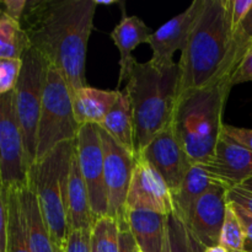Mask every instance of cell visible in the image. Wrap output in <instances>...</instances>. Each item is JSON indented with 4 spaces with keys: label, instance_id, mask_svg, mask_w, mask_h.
<instances>
[{
    "label": "cell",
    "instance_id": "6da1fadb",
    "mask_svg": "<svg viewBox=\"0 0 252 252\" xmlns=\"http://www.w3.org/2000/svg\"><path fill=\"white\" fill-rule=\"evenodd\" d=\"M96 7L95 0H30L21 20L31 47L63 75L71 97L88 85L86 53Z\"/></svg>",
    "mask_w": 252,
    "mask_h": 252
},
{
    "label": "cell",
    "instance_id": "7a4b0ae2",
    "mask_svg": "<svg viewBox=\"0 0 252 252\" xmlns=\"http://www.w3.org/2000/svg\"><path fill=\"white\" fill-rule=\"evenodd\" d=\"M231 0H204L179 64L177 97L213 83L224 63L231 39Z\"/></svg>",
    "mask_w": 252,
    "mask_h": 252
},
{
    "label": "cell",
    "instance_id": "3957f363",
    "mask_svg": "<svg viewBox=\"0 0 252 252\" xmlns=\"http://www.w3.org/2000/svg\"><path fill=\"white\" fill-rule=\"evenodd\" d=\"M179 75L177 63L166 66L153 61L133 64L125 91L132 105L138 154L171 125Z\"/></svg>",
    "mask_w": 252,
    "mask_h": 252
},
{
    "label": "cell",
    "instance_id": "277c9868",
    "mask_svg": "<svg viewBox=\"0 0 252 252\" xmlns=\"http://www.w3.org/2000/svg\"><path fill=\"white\" fill-rule=\"evenodd\" d=\"M231 89L211 83L177 97L171 128L192 164L206 165L223 135V113Z\"/></svg>",
    "mask_w": 252,
    "mask_h": 252
},
{
    "label": "cell",
    "instance_id": "5b68a950",
    "mask_svg": "<svg viewBox=\"0 0 252 252\" xmlns=\"http://www.w3.org/2000/svg\"><path fill=\"white\" fill-rule=\"evenodd\" d=\"M75 150L76 139L62 143L30 169V179L34 186L42 214L54 245L61 251L70 233L66 191Z\"/></svg>",
    "mask_w": 252,
    "mask_h": 252
},
{
    "label": "cell",
    "instance_id": "8992f818",
    "mask_svg": "<svg viewBox=\"0 0 252 252\" xmlns=\"http://www.w3.org/2000/svg\"><path fill=\"white\" fill-rule=\"evenodd\" d=\"M79 128L70 89L63 75L49 64L37 132V160L46 157L57 145L75 140Z\"/></svg>",
    "mask_w": 252,
    "mask_h": 252
},
{
    "label": "cell",
    "instance_id": "52a82bcc",
    "mask_svg": "<svg viewBox=\"0 0 252 252\" xmlns=\"http://www.w3.org/2000/svg\"><path fill=\"white\" fill-rule=\"evenodd\" d=\"M22 59L24 66L15 89V103L24 135L27 164L31 169L37 161V132L49 63L33 47L25 52Z\"/></svg>",
    "mask_w": 252,
    "mask_h": 252
},
{
    "label": "cell",
    "instance_id": "ba28073f",
    "mask_svg": "<svg viewBox=\"0 0 252 252\" xmlns=\"http://www.w3.org/2000/svg\"><path fill=\"white\" fill-rule=\"evenodd\" d=\"M24 135L15 103V91L0 95V187L16 189L29 182Z\"/></svg>",
    "mask_w": 252,
    "mask_h": 252
},
{
    "label": "cell",
    "instance_id": "9c48e42d",
    "mask_svg": "<svg viewBox=\"0 0 252 252\" xmlns=\"http://www.w3.org/2000/svg\"><path fill=\"white\" fill-rule=\"evenodd\" d=\"M76 157L89 191L91 211L97 220L108 216V197L105 184V157L100 129L96 125H84L76 137Z\"/></svg>",
    "mask_w": 252,
    "mask_h": 252
},
{
    "label": "cell",
    "instance_id": "30bf717a",
    "mask_svg": "<svg viewBox=\"0 0 252 252\" xmlns=\"http://www.w3.org/2000/svg\"><path fill=\"white\" fill-rule=\"evenodd\" d=\"M105 157V184L108 197V217L125 223L127 216V196L132 181L135 159L98 126Z\"/></svg>",
    "mask_w": 252,
    "mask_h": 252
},
{
    "label": "cell",
    "instance_id": "8fae6325",
    "mask_svg": "<svg viewBox=\"0 0 252 252\" xmlns=\"http://www.w3.org/2000/svg\"><path fill=\"white\" fill-rule=\"evenodd\" d=\"M127 211H150L167 217L175 212L172 192L148 160L138 155L127 196Z\"/></svg>",
    "mask_w": 252,
    "mask_h": 252
},
{
    "label": "cell",
    "instance_id": "7c38bea8",
    "mask_svg": "<svg viewBox=\"0 0 252 252\" xmlns=\"http://www.w3.org/2000/svg\"><path fill=\"white\" fill-rule=\"evenodd\" d=\"M229 189L224 185L212 189L192 206L184 219L191 235L204 249L219 245L228 207Z\"/></svg>",
    "mask_w": 252,
    "mask_h": 252
},
{
    "label": "cell",
    "instance_id": "4fadbf2b",
    "mask_svg": "<svg viewBox=\"0 0 252 252\" xmlns=\"http://www.w3.org/2000/svg\"><path fill=\"white\" fill-rule=\"evenodd\" d=\"M138 155L148 160L157 169L172 193L177 191L193 165L184 148L177 142L171 125L161 130Z\"/></svg>",
    "mask_w": 252,
    "mask_h": 252
},
{
    "label": "cell",
    "instance_id": "5bb4252c",
    "mask_svg": "<svg viewBox=\"0 0 252 252\" xmlns=\"http://www.w3.org/2000/svg\"><path fill=\"white\" fill-rule=\"evenodd\" d=\"M204 0H194L184 12L165 22L157 31L152 32L148 44L153 51L150 61L158 65L175 64L174 54L184 49L187 37Z\"/></svg>",
    "mask_w": 252,
    "mask_h": 252
},
{
    "label": "cell",
    "instance_id": "9a60e30c",
    "mask_svg": "<svg viewBox=\"0 0 252 252\" xmlns=\"http://www.w3.org/2000/svg\"><path fill=\"white\" fill-rule=\"evenodd\" d=\"M203 166L229 189L239 187L252 177V152L223 133L213 158Z\"/></svg>",
    "mask_w": 252,
    "mask_h": 252
},
{
    "label": "cell",
    "instance_id": "2e32d148",
    "mask_svg": "<svg viewBox=\"0 0 252 252\" xmlns=\"http://www.w3.org/2000/svg\"><path fill=\"white\" fill-rule=\"evenodd\" d=\"M17 194L25 233L32 252H63L57 249L52 240L31 179L17 189Z\"/></svg>",
    "mask_w": 252,
    "mask_h": 252
},
{
    "label": "cell",
    "instance_id": "e0dca14e",
    "mask_svg": "<svg viewBox=\"0 0 252 252\" xmlns=\"http://www.w3.org/2000/svg\"><path fill=\"white\" fill-rule=\"evenodd\" d=\"M149 27L138 16H123L120 24L111 32V38L120 51V78H118L117 90L123 81H127L135 58L133 51L139 44L148 43L150 38Z\"/></svg>",
    "mask_w": 252,
    "mask_h": 252
},
{
    "label": "cell",
    "instance_id": "ac0fdd59",
    "mask_svg": "<svg viewBox=\"0 0 252 252\" xmlns=\"http://www.w3.org/2000/svg\"><path fill=\"white\" fill-rule=\"evenodd\" d=\"M69 228L71 230H93L96 219L91 211L89 191L79 166L76 150L71 160L66 191Z\"/></svg>",
    "mask_w": 252,
    "mask_h": 252
},
{
    "label": "cell",
    "instance_id": "d6986e66",
    "mask_svg": "<svg viewBox=\"0 0 252 252\" xmlns=\"http://www.w3.org/2000/svg\"><path fill=\"white\" fill-rule=\"evenodd\" d=\"M121 90H102L86 85L73 96L74 113L79 126L102 125L103 120L120 97Z\"/></svg>",
    "mask_w": 252,
    "mask_h": 252
},
{
    "label": "cell",
    "instance_id": "ffe728a7",
    "mask_svg": "<svg viewBox=\"0 0 252 252\" xmlns=\"http://www.w3.org/2000/svg\"><path fill=\"white\" fill-rule=\"evenodd\" d=\"M221 184L202 164H193L185 176L176 192L172 193L175 212L185 219L191 211L192 206L208 191ZM225 186V185H224ZM228 187V186H226Z\"/></svg>",
    "mask_w": 252,
    "mask_h": 252
},
{
    "label": "cell",
    "instance_id": "44dd1931",
    "mask_svg": "<svg viewBox=\"0 0 252 252\" xmlns=\"http://www.w3.org/2000/svg\"><path fill=\"white\" fill-rule=\"evenodd\" d=\"M100 127L133 157H138L134 117L129 97L125 90L121 91L120 97L107 113Z\"/></svg>",
    "mask_w": 252,
    "mask_h": 252
},
{
    "label": "cell",
    "instance_id": "7402d4cb",
    "mask_svg": "<svg viewBox=\"0 0 252 252\" xmlns=\"http://www.w3.org/2000/svg\"><path fill=\"white\" fill-rule=\"evenodd\" d=\"M130 233L144 252H161L166 217L150 211H127Z\"/></svg>",
    "mask_w": 252,
    "mask_h": 252
},
{
    "label": "cell",
    "instance_id": "603a6c76",
    "mask_svg": "<svg viewBox=\"0 0 252 252\" xmlns=\"http://www.w3.org/2000/svg\"><path fill=\"white\" fill-rule=\"evenodd\" d=\"M252 51V7L238 29L231 32L230 44L224 63L213 83L231 89L230 80L241 62Z\"/></svg>",
    "mask_w": 252,
    "mask_h": 252
},
{
    "label": "cell",
    "instance_id": "cb8c5ba5",
    "mask_svg": "<svg viewBox=\"0 0 252 252\" xmlns=\"http://www.w3.org/2000/svg\"><path fill=\"white\" fill-rule=\"evenodd\" d=\"M31 47L21 24L5 12H0V58H22Z\"/></svg>",
    "mask_w": 252,
    "mask_h": 252
},
{
    "label": "cell",
    "instance_id": "d4e9b609",
    "mask_svg": "<svg viewBox=\"0 0 252 252\" xmlns=\"http://www.w3.org/2000/svg\"><path fill=\"white\" fill-rule=\"evenodd\" d=\"M201 249L204 248L194 240L176 212L166 217L161 252H198Z\"/></svg>",
    "mask_w": 252,
    "mask_h": 252
},
{
    "label": "cell",
    "instance_id": "484cf974",
    "mask_svg": "<svg viewBox=\"0 0 252 252\" xmlns=\"http://www.w3.org/2000/svg\"><path fill=\"white\" fill-rule=\"evenodd\" d=\"M9 207V244H7V252H32L27 241L26 233H25L24 223H22L21 211H20L19 194L17 189H4Z\"/></svg>",
    "mask_w": 252,
    "mask_h": 252
},
{
    "label": "cell",
    "instance_id": "4316f807",
    "mask_svg": "<svg viewBox=\"0 0 252 252\" xmlns=\"http://www.w3.org/2000/svg\"><path fill=\"white\" fill-rule=\"evenodd\" d=\"M91 239L101 252H120V223L112 217H102L95 221Z\"/></svg>",
    "mask_w": 252,
    "mask_h": 252
},
{
    "label": "cell",
    "instance_id": "83f0119b",
    "mask_svg": "<svg viewBox=\"0 0 252 252\" xmlns=\"http://www.w3.org/2000/svg\"><path fill=\"white\" fill-rule=\"evenodd\" d=\"M219 245L226 249L228 252H244L245 234H244L240 219L236 216L235 209L229 201L228 207H226L225 219H224L223 228L220 231Z\"/></svg>",
    "mask_w": 252,
    "mask_h": 252
},
{
    "label": "cell",
    "instance_id": "f1b7e54d",
    "mask_svg": "<svg viewBox=\"0 0 252 252\" xmlns=\"http://www.w3.org/2000/svg\"><path fill=\"white\" fill-rule=\"evenodd\" d=\"M22 66V58H0V95L15 91Z\"/></svg>",
    "mask_w": 252,
    "mask_h": 252
},
{
    "label": "cell",
    "instance_id": "f546056e",
    "mask_svg": "<svg viewBox=\"0 0 252 252\" xmlns=\"http://www.w3.org/2000/svg\"><path fill=\"white\" fill-rule=\"evenodd\" d=\"M91 231L93 230H71L63 252H91Z\"/></svg>",
    "mask_w": 252,
    "mask_h": 252
},
{
    "label": "cell",
    "instance_id": "4dcf8cb0",
    "mask_svg": "<svg viewBox=\"0 0 252 252\" xmlns=\"http://www.w3.org/2000/svg\"><path fill=\"white\" fill-rule=\"evenodd\" d=\"M230 202V201H229ZM235 209L236 216L239 217L243 225L244 234H245V245H244V252H252V214L249 213L245 208L239 204L230 202Z\"/></svg>",
    "mask_w": 252,
    "mask_h": 252
},
{
    "label": "cell",
    "instance_id": "1f68e13d",
    "mask_svg": "<svg viewBox=\"0 0 252 252\" xmlns=\"http://www.w3.org/2000/svg\"><path fill=\"white\" fill-rule=\"evenodd\" d=\"M252 7V0H231L230 1V21L231 32L238 29L246 15Z\"/></svg>",
    "mask_w": 252,
    "mask_h": 252
},
{
    "label": "cell",
    "instance_id": "d6a6232c",
    "mask_svg": "<svg viewBox=\"0 0 252 252\" xmlns=\"http://www.w3.org/2000/svg\"><path fill=\"white\" fill-rule=\"evenodd\" d=\"M223 133L252 152V129H250V128H241L235 127V126L224 125Z\"/></svg>",
    "mask_w": 252,
    "mask_h": 252
},
{
    "label": "cell",
    "instance_id": "836d02e7",
    "mask_svg": "<svg viewBox=\"0 0 252 252\" xmlns=\"http://www.w3.org/2000/svg\"><path fill=\"white\" fill-rule=\"evenodd\" d=\"M248 81H252V51L246 56V58L241 62L239 68L236 69L235 74L230 80V86L233 88L234 85L248 83Z\"/></svg>",
    "mask_w": 252,
    "mask_h": 252
},
{
    "label": "cell",
    "instance_id": "e575fe53",
    "mask_svg": "<svg viewBox=\"0 0 252 252\" xmlns=\"http://www.w3.org/2000/svg\"><path fill=\"white\" fill-rule=\"evenodd\" d=\"M29 0H1V11L21 24Z\"/></svg>",
    "mask_w": 252,
    "mask_h": 252
},
{
    "label": "cell",
    "instance_id": "d590c367",
    "mask_svg": "<svg viewBox=\"0 0 252 252\" xmlns=\"http://www.w3.org/2000/svg\"><path fill=\"white\" fill-rule=\"evenodd\" d=\"M228 201L239 204L252 214V192L246 191L243 187H233L228 192Z\"/></svg>",
    "mask_w": 252,
    "mask_h": 252
},
{
    "label": "cell",
    "instance_id": "8d00e7d4",
    "mask_svg": "<svg viewBox=\"0 0 252 252\" xmlns=\"http://www.w3.org/2000/svg\"><path fill=\"white\" fill-rule=\"evenodd\" d=\"M139 246L130 233L127 221L120 223V252H138Z\"/></svg>",
    "mask_w": 252,
    "mask_h": 252
},
{
    "label": "cell",
    "instance_id": "74e56055",
    "mask_svg": "<svg viewBox=\"0 0 252 252\" xmlns=\"http://www.w3.org/2000/svg\"><path fill=\"white\" fill-rule=\"evenodd\" d=\"M203 252H228V250L224 249L221 245H216V246H211V248L204 249Z\"/></svg>",
    "mask_w": 252,
    "mask_h": 252
},
{
    "label": "cell",
    "instance_id": "f35d334b",
    "mask_svg": "<svg viewBox=\"0 0 252 252\" xmlns=\"http://www.w3.org/2000/svg\"><path fill=\"white\" fill-rule=\"evenodd\" d=\"M95 2L97 6L98 5H103V6H111V5H115L120 1H117V0H95Z\"/></svg>",
    "mask_w": 252,
    "mask_h": 252
},
{
    "label": "cell",
    "instance_id": "ab89813d",
    "mask_svg": "<svg viewBox=\"0 0 252 252\" xmlns=\"http://www.w3.org/2000/svg\"><path fill=\"white\" fill-rule=\"evenodd\" d=\"M239 187H243V189H246V191L252 192V177L250 180H248L246 182H244V184L241 185V186H239Z\"/></svg>",
    "mask_w": 252,
    "mask_h": 252
},
{
    "label": "cell",
    "instance_id": "60d3db41",
    "mask_svg": "<svg viewBox=\"0 0 252 252\" xmlns=\"http://www.w3.org/2000/svg\"><path fill=\"white\" fill-rule=\"evenodd\" d=\"M91 252H101L98 250L97 246H96V244L93 241V239H91Z\"/></svg>",
    "mask_w": 252,
    "mask_h": 252
},
{
    "label": "cell",
    "instance_id": "b9f144b4",
    "mask_svg": "<svg viewBox=\"0 0 252 252\" xmlns=\"http://www.w3.org/2000/svg\"><path fill=\"white\" fill-rule=\"evenodd\" d=\"M203 250H204V249H201V250H199L198 252H203Z\"/></svg>",
    "mask_w": 252,
    "mask_h": 252
},
{
    "label": "cell",
    "instance_id": "7bdbcfd3",
    "mask_svg": "<svg viewBox=\"0 0 252 252\" xmlns=\"http://www.w3.org/2000/svg\"><path fill=\"white\" fill-rule=\"evenodd\" d=\"M138 252H144V251H142V250H140V249H139V250H138Z\"/></svg>",
    "mask_w": 252,
    "mask_h": 252
}]
</instances>
